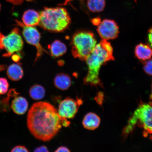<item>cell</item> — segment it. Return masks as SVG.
I'll return each mask as SVG.
<instances>
[{"mask_svg": "<svg viewBox=\"0 0 152 152\" xmlns=\"http://www.w3.org/2000/svg\"><path fill=\"white\" fill-rule=\"evenodd\" d=\"M9 83L7 80L3 77H0V94H4L8 90Z\"/></svg>", "mask_w": 152, "mask_h": 152, "instance_id": "cell-19", "label": "cell"}, {"mask_svg": "<svg viewBox=\"0 0 152 152\" xmlns=\"http://www.w3.org/2000/svg\"><path fill=\"white\" fill-rule=\"evenodd\" d=\"M40 18V14L37 11L28 9L24 12L22 19L24 25L34 27L39 25Z\"/></svg>", "mask_w": 152, "mask_h": 152, "instance_id": "cell-10", "label": "cell"}, {"mask_svg": "<svg viewBox=\"0 0 152 152\" xmlns=\"http://www.w3.org/2000/svg\"><path fill=\"white\" fill-rule=\"evenodd\" d=\"M92 22L95 25H99L101 22L100 19L99 18H95L93 19Z\"/></svg>", "mask_w": 152, "mask_h": 152, "instance_id": "cell-26", "label": "cell"}, {"mask_svg": "<svg viewBox=\"0 0 152 152\" xmlns=\"http://www.w3.org/2000/svg\"><path fill=\"white\" fill-rule=\"evenodd\" d=\"M34 152H49V151L46 146L42 145L39 147L36 148Z\"/></svg>", "mask_w": 152, "mask_h": 152, "instance_id": "cell-24", "label": "cell"}, {"mask_svg": "<svg viewBox=\"0 0 152 152\" xmlns=\"http://www.w3.org/2000/svg\"><path fill=\"white\" fill-rule=\"evenodd\" d=\"M115 60L113 49L110 42L102 39L96 45L94 50L86 60L88 67L87 75L83 79L86 85L91 86H103L99 77L101 67L108 62Z\"/></svg>", "mask_w": 152, "mask_h": 152, "instance_id": "cell-2", "label": "cell"}, {"mask_svg": "<svg viewBox=\"0 0 152 152\" xmlns=\"http://www.w3.org/2000/svg\"><path fill=\"white\" fill-rule=\"evenodd\" d=\"M49 47L51 56L56 58L63 56L67 50L65 45L58 40L53 42Z\"/></svg>", "mask_w": 152, "mask_h": 152, "instance_id": "cell-16", "label": "cell"}, {"mask_svg": "<svg viewBox=\"0 0 152 152\" xmlns=\"http://www.w3.org/2000/svg\"><path fill=\"white\" fill-rule=\"evenodd\" d=\"M99 35L106 40L115 39L119 33V27L115 21L106 19L100 23L97 29Z\"/></svg>", "mask_w": 152, "mask_h": 152, "instance_id": "cell-9", "label": "cell"}, {"mask_svg": "<svg viewBox=\"0 0 152 152\" xmlns=\"http://www.w3.org/2000/svg\"><path fill=\"white\" fill-rule=\"evenodd\" d=\"M70 122L59 115L58 110L49 102L34 104L28 110L27 125L28 130L37 139L50 141L61 128L69 126Z\"/></svg>", "mask_w": 152, "mask_h": 152, "instance_id": "cell-1", "label": "cell"}, {"mask_svg": "<svg viewBox=\"0 0 152 152\" xmlns=\"http://www.w3.org/2000/svg\"><path fill=\"white\" fill-rule=\"evenodd\" d=\"M1 4H0V11H1Z\"/></svg>", "mask_w": 152, "mask_h": 152, "instance_id": "cell-31", "label": "cell"}, {"mask_svg": "<svg viewBox=\"0 0 152 152\" xmlns=\"http://www.w3.org/2000/svg\"><path fill=\"white\" fill-rule=\"evenodd\" d=\"M6 68V66L1 65V64H0V72L5 69Z\"/></svg>", "mask_w": 152, "mask_h": 152, "instance_id": "cell-27", "label": "cell"}, {"mask_svg": "<svg viewBox=\"0 0 152 152\" xmlns=\"http://www.w3.org/2000/svg\"><path fill=\"white\" fill-rule=\"evenodd\" d=\"M5 1L14 5H18L21 4L23 3L24 0H5ZM26 1H30L32 0H26Z\"/></svg>", "mask_w": 152, "mask_h": 152, "instance_id": "cell-22", "label": "cell"}, {"mask_svg": "<svg viewBox=\"0 0 152 152\" xmlns=\"http://www.w3.org/2000/svg\"><path fill=\"white\" fill-rule=\"evenodd\" d=\"M12 152H29L27 148L23 145H18L14 147L11 150Z\"/></svg>", "mask_w": 152, "mask_h": 152, "instance_id": "cell-21", "label": "cell"}, {"mask_svg": "<svg viewBox=\"0 0 152 152\" xmlns=\"http://www.w3.org/2000/svg\"><path fill=\"white\" fill-rule=\"evenodd\" d=\"M23 40L20 30L15 28L9 35L5 36L0 33V49H5L7 53L4 57H10L15 53L19 54L23 47Z\"/></svg>", "mask_w": 152, "mask_h": 152, "instance_id": "cell-6", "label": "cell"}, {"mask_svg": "<svg viewBox=\"0 0 152 152\" xmlns=\"http://www.w3.org/2000/svg\"><path fill=\"white\" fill-rule=\"evenodd\" d=\"M137 126L143 130V135L147 137L152 135V104L141 103L137 108L127 124L123 129L122 136L126 138Z\"/></svg>", "mask_w": 152, "mask_h": 152, "instance_id": "cell-4", "label": "cell"}, {"mask_svg": "<svg viewBox=\"0 0 152 152\" xmlns=\"http://www.w3.org/2000/svg\"><path fill=\"white\" fill-rule=\"evenodd\" d=\"M17 24L23 28V35L26 42L29 44L35 46L37 50V58L35 61L43 54L44 52H48L42 47L40 43V34L35 28L33 26H26L22 22L16 20Z\"/></svg>", "mask_w": 152, "mask_h": 152, "instance_id": "cell-7", "label": "cell"}, {"mask_svg": "<svg viewBox=\"0 0 152 152\" xmlns=\"http://www.w3.org/2000/svg\"><path fill=\"white\" fill-rule=\"evenodd\" d=\"M105 6V0H87V7L93 12H102L103 11Z\"/></svg>", "mask_w": 152, "mask_h": 152, "instance_id": "cell-17", "label": "cell"}, {"mask_svg": "<svg viewBox=\"0 0 152 152\" xmlns=\"http://www.w3.org/2000/svg\"><path fill=\"white\" fill-rule=\"evenodd\" d=\"M71 151L68 149L67 148H66L65 147H64V146H61V147H59L57 150L55 151V152H70Z\"/></svg>", "mask_w": 152, "mask_h": 152, "instance_id": "cell-25", "label": "cell"}, {"mask_svg": "<svg viewBox=\"0 0 152 152\" xmlns=\"http://www.w3.org/2000/svg\"><path fill=\"white\" fill-rule=\"evenodd\" d=\"M135 55L139 60L145 61L152 56V49L147 45L140 43L135 49Z\"/></svg>", "mask_w": 152, "mask_h": 152, "instance_id": "cell-13", "label": "cell"}, {"mask_svg": "<svg viewBox=\"0 0 152 152\" xmlns=\"http://www.w3.org/2000/svg\"><path fill=\"white\" fill-rule=\"evenodd\" d=\"M73 1V0H65V1H64V4L63 5H66L69 2V1ZM80 1H83V0H80Z\"/></svg>", "mask_w": 152, "mask_h": 152, "instance_id": "cell-28", "label": "cell"}, {"mask_svg": "<svg viewBox=\"0 0 152 152\" xmlns=\"http://www.w3.org/2000/svg\"><path fill=\"white\" fill-rule=\"evenodd\" d=\"M11 107L15 113L18 115H23L28 109V101L23 97L17 96L12 101Z\"/></svg>", "mask_w": 152, "mask_h": 152, "instance_id": "cell-11", "label": "cell"}, {"mask_svg": "<svg viewBox=\"0 0 152 152\" xmlns=\"http://www.w3.org/2000/svg\"><path fill=\"white\" fill-rule=\"evenodd\" d=\"M150 99L152 101V86H151V95H150Z\"/></svg>", "mask_w": 152, "mask_h": 152, "instance_id": "cell-29", "label": "cell"}, {"mask_svg": "<svg viewBox=\"0 0 152 152\" xmlns=\"http://www.w3.org/2000/svg\"><path fill=\"white\" fill-rule=\"evenodd\" d=\"M7 75L9 78L13 81H18L23 77V70L18 64H13L10 66L7 70Z\"/></svg>", "mask_w": 152, "mask_h": 152, "instance_id": "cell-15", "label": "cell"}, {"mask_svg": "<svg viewBox=\"0 0 152 152\" xmlns=\"http://www.w3.org/2000/svg\"><path fill=\"white\" fill-rule=\"evenodd\" d=\"M39 25L47 31L61 32L67 29L71 19L67 10L63 7H45L40 14Z\"/></svg>", "mask_w": 152, "mask_h": 152, "instance_id": "cell-3", "label": "cell"}, {"mask_svg": "<svg viewBox=\"0 0 152 152\" xmlns=\"http://www.w3.org/2000/svg\"><path fill=\"white\" fill-rule=\"evenodd\" d=\"M150 139L152 140V135L150 136Z\"/></svg>", "mask_w": 152, "mask_h": 152, "instance_id": "cell-30", "label": "cell"}, {"mask_svg": "<svg viewBox=\"0 0 152 152\" xmlns=\"http://www.w3.org/2000/svg\"><path fill=\"white\" fill-rule=\"evenodd\" d=\"M96 45V39L92 32L78 31L74 34L72 38V55L75 58L86 61Z\"/></svg>", "mask_w": 152, "mask_h": 152, "instance_id": "cell-5", "label": "cell"}, {"mask_svg": "<svg viewBox=\"0 0 152 152\" xmlns=\"http://www.w3.org/2000/svg\"><path fill=\"white\" fill-rule=\"evenodd\" d=\"M29 94L32 99L35 100L42 99L45 96V90L42 86L36 84L30 88Z\"/></svg>", "mask_w": 152, "mask_h": 152, "instance_id": "cell-18", "label": "cell"}, {"mask_svg": "<svg viewBox=\"0 0 152 152\" xmlns=\"http://www.w3.org/2000/svg\"><path fill=\"white\" fill-rule=\"evenodd\" d=\"M148 40L150 46L152 49V28H150L149 31H148Z\"/></svg>", "mask_w": 152, "mask_h": 152, "instance_id": "cell-23", "label": "cell"}, {"mask_svg": "<svg viewBox=\"0 0 152 152\" xmlns=\"http://www.w3.org/2000/svg\"><path fill=\"white\" fill-rule=\"evenodd\" d=\"M54 83L57 88L61 90H66L71 86V78L69 75L66 74H58L55 78Z\"/></svg>", "mask_w": 152, "mask_h": 152, "instance_id": "cell-14", "label": "cell"}, {"mask_svg": "<svg viewBox=\"0 0 152 152\" xmlns=\"http://www.w3.org/2000/svg\"><path fill=\"white\" fill-rule=\"evenodd\" d=\"M82 100H76L67 97L62 101L59 104L58 110L61 117L66 119H73L77 113Z\"/></svg>", "mask_w": 152, "mask_h": 152, "instance_id": "cell-8", "label": "cell"}, {"mask_svg": "<svg viewBox=\"0 0 152 152\" xmlns=\"http://www.w3.org/2000/svg\"><path fill=\"white\" fill-rule=\"evenodd\" d=\"M143 69L145 73L152 76V58H150L144 63Z\"/></svg>", "mask_w": 152, "mask_h": 152, "instance_id": "cell-20", "label": "cell"}, {"mask_svg": "<svg viewBox=\"0 0 152 152\" xmlns=\"http://www.w3.org/2000/svg\"><path fill=\"white\" fill-rule=\"evenodd\" d=\"M100 119L99 117L94 113H90L86 114L83 118V125L87 130H93L99 126Z\"/></svg>", "mask_w": 152, "mask_h": 152, "instance_id": "cell-12", "label": "cell"}]
</instances>
